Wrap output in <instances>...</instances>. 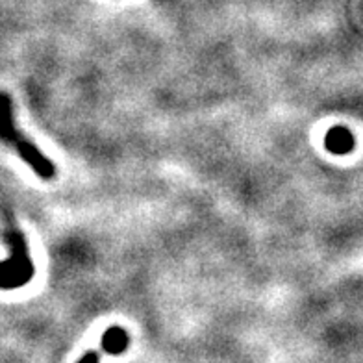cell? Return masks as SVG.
Masks as SVG:
<instances>
[{"instance_id": "6da1fadb", "label": "cell", "mask_w": 363, "mask_h": 363, "mask_svg": "<svg viewBox=\"0 0 363 363\" xmlns=\"http://www.w3.org/2000/svg\"><path fill=\"white\" fill-rule=\"evenodd\" d=\"M0 141L15 148L26 165L41 180H52L56 177V165L45 156L26 135H23L15 126L13 101L4 91H0Z\"/></svg>"}, {"instance_id": "7a4b0ae2", "label": "cell", "mask_w": 363, "mask_h": 363, "mask_svg": "<svg viewBox=\"0 0 363 363\" xmlns=\"http://www.w3.org/2000/svg\"><path fill=\"white\" fill-rule=\"evenodd\" d=\"M4 239L10 247V258L0 262V289H17L23 287L34 278L35 267L30 258L26 238L15 226L11 213H6Z\"/></svg>"}, {"instance_id": "3957f363", "label": "cell", "mask_w": 363, "mask_h": 363, "mask_svg": "<svg viewBox=\"0 0 363 363\" xmlns=\"http://www.w3.org/2000/svg\"><path fill=\"white\" fill-rule=\"evenodd\" d=\"M325 147L332 154H349L354 148V135L345 126H334L325 138Z\"/></svg>"}, {"instance_id": "277c9868", "label": "cell", "mask_w": 363, "mask_h": 363, "mask_svg": "<svg viewBox=\"0 0 363 363\" xmlns=\"http://www.w3.org/2000/svg\"><path fill=\"white\" fill-rule=\"evenodd\" d=\"M130 345V337L125 330L121 326L106 330L104 337H102V349L108 354H123Z\"/></svg>"}, {"instance_id": "5b68a950", "label": "cell", "mask_w": 363, "mask_h": 363, "mask_svg": "<svg viewBox=\"0 0 363 363\" xmlns=\"http://www.w3.org/2000/svg\"><path fill=\"white\" fill-rule=\"evenodd\" d=\"M99 362H101V358H99V354H96V352H87L86 356H84V358H82L78 363H99Z\"/></svg>"}]
</instances>
